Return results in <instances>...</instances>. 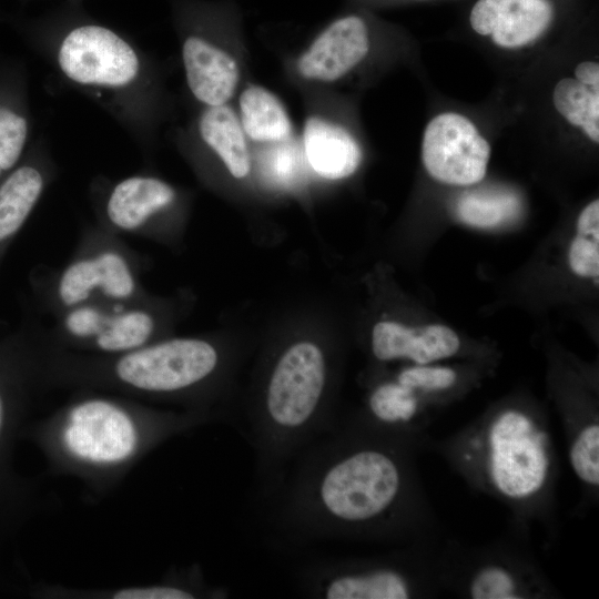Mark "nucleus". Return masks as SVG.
<instances>
[{
  "label": "nucleus",
  "mask_w": 599,
  "mask_h": 599,
  "mask_svg": "<svg viewBox=\"0 0 599 599\" xmlns=\"http://www.w3.org/2000/svg\"><path fill=\"white\" fill-rule=\"evenodd\" d=\"M63 453L93 467H112L130 460L143 444L142 427L120 402L90 397L67 408L58 435Z\"/></svg>",
  "instance_id": "8"
},
{
  "label": "nucleus",
  "mask_w": 599,
  "mask_h": 599,
  "mask_svg": "<svg viewBox=\"0 0 599 599\" xmlns=\"http://www.w3.org/2000/svg\"><path fill=\"white\" fill-rule=\"evenodd\" d=\"M256 164L261 179L270 186L288 190L297 185L307 167L300 143L295 139L270 145H261Z\"/></svg>",
  "instance_id": "23"
},
{
  "label": "nucleus",
  "mask_w": 599,
  "mask_h": 599,
  "mask_svg": "<svg viewBox=\"0 0 599 599\" xmlns=\"http://www.w3.org/2000/svg\"><path fill=\"white\" fill-rule=\"evenodd\" d=\"M552 7L548 0H478L469 16L481 35H491L502 48L524 47L549 27Z\"/></svg>",
  "instance_id": "14"
},
{
  "label": "nucleus",
  "mask_w": 599,
  "mask_h": 599,
  "mask_svg": "<svg viewBox=\"0 0 599 599\" xmlns=\"http://www.w3.org/2000/svg\"><path fill=\"white\" fill-rule=\"evenodd\" d=\"M106 376L114 384L152 395H177L211 380L221 366L216 347L201 338L152 342L111 356Z\"/></svg>",
  "instance_id": "6"
},
{
  "label": "nucleus",
  "mask_w": 599,
  "mask_h": 599,
  "mask_svg": "<svg viewBox=\"0 0 599 599\" xmlns=\"http://www.w3.org/2000/svg\"><path fill=\"white\" fill-rule=\"evenodd\" d=\"M464 592L474 599H519L537 597L541 588L530 571L511 561L490 559L467 575Z\"/></svg>",
  "instance_id": "19"
},
{
  "label": "nucleus",
  "mask_w": 599,
  "mask_h": 599,
  "mask_svg": "<svg viewBox=\"0 0 599 599\" xmlns=\"http://www.w3.org/2000/svg\"><path fill=\"white\" fill-rule=\"evenodd\" d=\"M33 47L57 75L87 97L150 153L172 111L159 62L83 3L63 2L27 26Z\"/></svg>",
  "instance_id": "2"
},
{
  "label": "nucleus",
  "mask_w": 599,
  "mask_h": 599,
  "mask_svg": "<svg viewBox=\"0 0 599 599\" xmlns=\"http://www.w3.org/2000/svg\"><path fill=\"white\" fill-rule=\"evenodd\" d=\"M64 2H68V3H83L84 0H64Z\"/></svg>",
  "instance_id": "30"
},
{
  "label": "nucleus",
  "mask_w": 599,
  "mask_h": 599,
  "mask_svg": "<svg viewBox=\"0 0 599 599\" xmlns=\"http://www.w3.org/2000/svg\"><path fill=\"white\" fill-rule=\"evenodd\" d=\"M235 110L251 143L261 146L295 139L293 121L285 104L264 85L246 84L238 92Z\"/></svg>",
  "instance_id": "18"
},
{
  "label": "nucleus",
  "mask_w": 599,
  "mask_h": 599,
  "mask_svg": "<svg viewBox=\"0 0 599 599\" xmlns=\"http://www.w3.org/2000/svg\"><path fill=\"white\" fill-rule=\"evenodd\" d=\"M570 270L580 277L598 280L599 235L577 233L568 250Z\"/></svg>",
  "instance_id": "26"
},
{
  "label": "nucleus",
  "mask_w": 599,
  "mask_h": 599,
  "mask_svg": "<svg viewBox=\"0 0 599 599\" xmlns=\"http://www.w3.org/2000/svg\"><path fill=\"white\" fill-rule=\"evenodd\" d=\"M460 345L457 333L441 324L409 327L383 321L372 331V352L379 362L406 359L414 365L434 364L455 356Z\"/></svg>",
  "instance_id": "16"
},
{
  "label": "nucleus",
  "mask_w": 599,
  "mask_h": 599,
  "mask_svg": "<svg viewBox=\"0 0 599 599\" xmlns=\"http://www.w3.org/2000/svg\"><path fill=\"white\" fill-rule=\"evenodd\" d=\"M577 233L599 235V202H590L579 214Z\"/></svg>",
  "instance_id": "27"
},
{
  "label": "nucleus",
  "mask_w": 599,
  "mask_h": 599,
  "mask_svg": "<svg viewBox=\"0 0 599 599\" xmlns=\"http://www.w3.org/2000/svg\"><path fill=\"white\" fill-rule=\"evenodd\" d=\"M2 418H3V407H2V402H1V397H0V428H1V425H2Z\"/></svg>",
  "instance_id": "29"
},
{
  "label": "nucleus",
  "mask_w": 599,
  "mask_h": 599,
  "mask_svg": "<svg viewBox=\"0 0 599 599\" xmlns=\"http://www.w3.org/2000/svg\"><path fill=\"white\" fill-rule=\"evenodd\" d=\"M552 102L569 123L582 128L591 141L599 142V90L564 78L554 89Z\"/></svg>",
  "instance_id": "22"
},
{
  "label": "nucleus",
  "mask_w": 599,
  "mask_h": 599,
  "mask_svg": "<svg viewBox=\"0 0 599 599\" xmlns=\"http://www.w3.org/2000/svg\"><path fill=\"white\" fill-rule=\"evenodd\" d=\"M202 582H165L161 585L121 589L113 593L114 599H192L202 597Z\"/></svg>",
  "instance_id": "25"
},
{
  "label": "nucleus",
  "mask_w": 599,
  "mask_h": 599,
  "mask_svg": "<svg viewBox=\"0 0 599 599\" xmlns=\"http://www.w3.org/2000/svg\"><path fill=\"white\" fill-rule=\"evenodd\" d=\"M55 175L49 143L38 141L30 158L4 176L0 183V243L22 227Z\"/></svg>",
  "instance_id": "15"
},
{
  "label": "nucleus",
  "mask_w": 599,
  "mask_h": 599,
  "mask_svg": "<svg viewBox=\"0 0 599 599\" xmlns=\"http://www.w3.org/2000/svg\"><path fill=\"white\" fill-rule=\"evenodd\" d=\"M457 372L445 365L423 364L403 368L395 379L414 389L423 399L425 395L444 393L457 382Z\"/></svg>",
  "instance_id": "24"
},
{
  "label": "nucleus",
  "mask_w": 599,
  "mask_h": 599,
  "mask_svg": "<svg viewBox=\"0 0 599 599\" xmlns=\"http://www.w3.org/2000/svg\"><path fill=\"white\" fill-rule=\"evenodd\" d=\"M370 32L364 18L341 16L327 23L297 55L295 74L309 84H332L348 75L367 57Z\"/></svg>",
  "instance_id": "12"
},
{
  "label": "nucleus",
  "mask_w": 599,
  "mask_h": 599,
  "mask_svg": "<svg viewBox=\"0 0 599 599\" xmlns=\"http://www.w3.org/2000/svg\"><path fill=\"white\" fill-rule=\"evenodd\" d=\"M300 145L307 167L331 181L353 175L363 159L361 145L351 131L322 113L306 116Z\"/></svg>",
  "instance_id": "17"
},
{
  "label": "nucleus",
  "mask_w": 599,
  "mask_h": 599,
  "mask_svg": "<svg viewBox=\"0 0 599 599\" xmlns=\"http://www.w3.org/2000/svg\"><path fill=\"white\" fill-rule=\"evenodd\" d=\"M463 469L491 494L515 506L540 499L550 486L548 430L529 413L501 409L468 430L457 447Z\"/></svg>",
  "instance_id": "3"
},
{
  "label": "nucleus",
  "mask_w": 599,
  "mask_h": 599,
  "mask_svg": "<svg viewBox=\"0 0 599 599\" xmlns=\"http://www.w3.org/2000/svg\"><path fill=\"white\" fill-rule=\"evenodd\" d=\"M576 80L595 90H599V64L593 61H583L575 69Z\"/></svg>",
  "instance_id": "28"
},
{
  "label": "nucleus",
  "mask_w": 599,
  "mask_h": 599,
  "mask_svg": "<svg viewBox=\"0 0 599 599\" xmlns=\"http://www.w3.org/2000/svg\"><path fill=\"white\" fill-rule=\"evenodd\" d=\"M489 156V143L461 114H438L425 129L423 163L429 175L439 182L461 186L481 181Z\"/></svg>",
  "instance_id": "11"
},
{
  "label": "nucleus",
  "mask_w": 599,
  "mask_h": 599,
  "mask_svg": "<svg viewBox=\"0 0 599 599\" xmlns=\"http://www.w3.org/2000/svg\"><path fill=\"white\" fill-rule=\"evenodd\" d=\"M85 235L75 254L48 281V306L57 315L89 303L142 297L135 254L100 225Z\"/></svg>",
  "instance_id": "5"
},
{
  "label": "nucleus",
  "mask_w": 599,
  "mask_h": 599,
  "mask_svg": "<svg viewBox=\"0 0 599 599\" xmlns=\"http://www.w3.org/2000/svg\"><path fill=\"white\" fill-rule=\"evenodd\" d=\"M175 140L192 154L217 160L234 179H244L252 172L251 142L232 103L200 106L193 120L177 131Z\"/></svg>",
  "instance_id": "13"
},
{
  "label": "nucleus",
  "mask_w": 599,
  "mask_h": 599,
  "mask_svg": "<svg viewBox=\"0 0 599 599\" xmlns=\"http://www.w3.org/2000/svg\"><path fill=\"white\" fill-rule=\"evenodd\" d=\"M400 440L336 424L288 465L261 501L272 546L395 536L409 519L412 478Z\"/></svg>",
  "instance_id": "1"
},
{
  "label": "nucleus",
  "mask_w": 599,
  "mask_h": 599,
  "mask_svg": "<svg viewBox=\"0 0 599 599\" xmlns=\"http://www.w3.org/2000/svg\"><path fill=\"white\" fill-rule=\"evenodd\" d=\"M57 337L78 348L115 356L153 342L158 318L142 297L129 302H98L57 315Z\"/></svg>",
  "instance_id": "9"
},
{
  "label": "nucleus",
  "mask_w": 599,
  "mask_h": 599,
  "mask_svg": "<svg viewBox=\"0 0 599 599\" xmlns=\"http://www.w3.org/2000/svg\"><path fill=\"white\" fill-rule=\"evenodd\" d=\"M520 211L518 196L506 190L471 191L456 204L458 219L480 229L497 227L512 221Z\"/></svg>",
  "instance_id": "21"
},
{
  "label": "nucleus",
  "mask_w": 599,
  "mask_h": 599,
  "mask_svg": "<svg viewBox=\"0 0 599 599\" xmlns=\"http://www.w3.org/2000/svg\"><path fill=\"white\" fill-rule=\"evenodd\" d=\"M294 581L301 595L321 599H407L418 592L400 556L309 559L295 568Z\"/></svg>",
  "instance_id": "7"
},
{
  "label": "nucleus",
  "mask_w": 599,
  "mask_h": 599,
  "mask_svg": "<svg viewBox=\"0 0 599 599\" xmlns=\"http://www.w3.org/2000/svg\"><path fill=\"white\" fill-rule=\"evenodd\" d=\"M90 195L99 225L115 235L148 234L180 203L174 185L146 173L119 180L98 176Z\"/></svg>",
  "instance_id": "10"
},
{
  "label": "nucleus",
  "mask_w": 599,
  "mask_h": 599,
  "mask_svg": "<svg viewBox=\"0 0 599 599\" xmlns=\"http://www.w3.org/2000/svg\"><path fill=\"white\" fill-rule=\"evenodd\" d=\"M22 91L0 85V180L20 162L31 134Z\"/></svg>",
  "instance_id": "20"
},
{
  "label": "nucleus",
  "mask_w": 599,
  "mask_h": 599,
  "mask_svg": "<svg viewBox=\"0 0 599 599\" xmlns=\"http://www.w3.org/2000/svg\"><path fill=\"white\" fill-rule=\"evenodd\" d=\"M169 2L189 93L199 106L232 103L242 80L233 11L222 1Z\"/></svg>",
  "instance_id": "4"
}]
</instances>
